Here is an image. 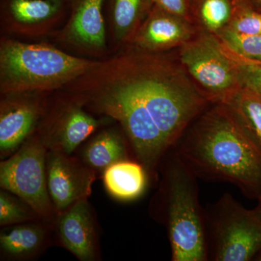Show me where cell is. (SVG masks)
Here are the masks:
<instances>
[{
  "instance_id": "7c38bea8",
  "label": "cell",
  "mask_w": 261,
  "mask_h": 261,
  "mask_svg": "<svg viewBox=\"0 0 261 261\" xmlns=\"http://www.w3.org/2000/svg\"><path fill=\"white\" fill-rule=\"evenodd\" d=\"M197 32L198 29L190 20L154 5L127 48L148 53L168 51L181 47Z\"/></svg>"
},
{
  "instance_id": "e0dca14e",
  "label": "cell",
  "mask_w": 261,
  "mask_h": 261,
  "mask_svg": "<svg viewBox=\"0 0 261 261\" xmlns=\"http://www.w3.org/2000/svg\"><path fill=\"white\" fill-rule=\"evenodd\" d=\"M83 158L90 167L106 170L115 163L126 161L124 140L115 128L103 129L86 145Z\"/></svg>"
},
{
  "instance_id": "8fae6325",
  "label": "cell",
  "mask_w": 261,
  "mask_h": 261,
  "mask_svg": "<svg viewBox=\"0 0 261 261\" xmlns=\"http://www.w3.org/2000/svg\"><path fill=\"white\" fill-rule=\"evenodd\" d=\"M51 92H13L1 94L0 150L16 149L39 126L47 111Z\"/></svg>"
},
{
  "instance_id": "7a4b0ae2",
  "label": "cell",
  "mask_w": 261,
  "mask_h": 261,
  "mask_svg": "<svg viewBox=\"0 0 261 261\" xmlns=\"http://www.w3.org/2000/svg\"><path fill=\"white\" fill-rule=\"evenodd\" d=\"M173 149L196 177L232 184L260 202L261 145L227 105L206 108Z\"/></svg>"
},
{
  "instance_id": "8992f818",
  "label": "cell",
  "mask_w": 261,
  "mask_h": 261,
  "mask_svg": "<svg viewBox=\"0 0 261 261\" xmlns=\"http://www.w3.org/2000/svg\"><path fill=\"white\" fill-rule=\"evenodd\" d=\"M178 48V61L209 102L225 104L240 89L234 60L214 34L198 30Z\"/></svg>"
},
{
  "instance_id": "ba28073f",
  "label": "cell",
  "mask_w": 261,
  "mask_h": 261,
  "mask_svg": "<svg viewBox=\"0 0 261 261\" xmlns=\"http://www.w3.org/2000/svg\"><path fill=\"white\" fill-rule=\"evenodd\" d=\"M106 0H70L66 22L47 40L67 53L87 59L111 56L105 16Z\"/></svg>"
},
{
  "instance_id": "4fadbf2b",
  "label": "cell",
  "mask_w": 261,
  "mask_h": 261,
  "mask_svg": "<svg viewBox=\"0 0 261 261\" xmlns=\"http://www.w3.org/2000/svg\"><path fill=\"white\" fill-rule=\"evenodd\" d=\"M46 168L48 191L58 212H64L90 194L93 176L63 154L49 152Z\"/></svg>"
},
{
  "instance_id": "9a60e30c",
  "label": "cell",
  "mask_w": 261,
  "mask_h": 261,
  "mask_svg": "<svg viewBox=\"0 0 261 261\" xmlns=\"http://www.w3.org/2000/svg\"><path fill=\"white\" fill-rule=\"evenodd\" d=\"M62 243L79 260L95 259V233L87 197H82L62 213L58 221Z\"/></svg>"
},
{
  "instance_id": "7402d4cb",
  "label": "cell",
  "mask_w": 261,
  "mask_h": 261,
  "mask_svg": "<svg viewBox=\"0 0 261 261\" xmlns=\"http://www.w3.org/2000/svg\"><path fill=\"white\" fill-rule=\"evenodd\" d=\"M32 207L20 202L6 192H0V225L7 226L25 222L33 219ZM36 213V212H35Z\"/></svg>"
},
{
  "instance_id": "83f0119b",
  "label": "cell",
  "mask_w": 261,
  "mask_h": 261,
  "mask_svg": "<svg viewBox=\"0 0 261 261\" xmlns=\"http://www.w3.org/2000/svg\"><path fill=\"white\" fill-rule=\"evenodd\" d=\"M252 61H254V60H252ZM258 62H260V63H261V61H258Z\"/></svg>"
},
{
  "instance_id": "4316f807",
  "label": "cell",
  "mask_w": 261,
  "mask_h": 261,
  "mask_svg": "<svg viewBox=\"0 0 261 261\" xmlns=\"http://www.w3.org/2000/svg\"><path fill=\"white\" fill-rule=\"evenodd\" d=\"M254 260H261V248L259 251L257 252L256 255H255L253 258Z\"/></svg>"
},
{
  "instance_id": "3957f363",
  "label": "cell",
  "mask_w": 261,
  "mask_h": 261,
  "mask_svg": "<svg viewBox=\"0 0 261 261\" xmlns=\"http://www.w3.org/2000/svg\"><path fill=\"white\" fill-rule=\"evenodd\" d=\"M95 60L70 54L48 40L0 37V94L53 92L88 70Z\"/></svg>"
},
{
  "instance_id": "30bf717a",
  "label": "cell",
  "mask_w": 261,
  "mask_h": 261,
  "mask_svg": "<svg viewBox=\"0 0 261 261\" xmlns=\"http://www.w3.org/2000/svg\"><path fill=\"white\" fill-rule=\"evenodd\" d=\"M53 96L56 104L50 106L49 100L47 111L38 127L65 154H71L96 130L112 120L98 119L79 99L62 89L53 92Z\"/></svg>"
},
{
  "instance_id": "cb8c5ba5",
  "label": "cell",
  "mask_w": 261,
  "mask_h": 261,
  "mask_svg": "<svg viewBox=\"0 0 261 261\" xmlns=\"http://www.w3.org/2000/svg\"><path fill=\"white\" fill-rule=\"evenodd\" d=\"M228 29L242 34L261 35V13L240 5Z\"/></svg>"
},
{
  "instance_id": "2e32d148",
  "label": "cell",
  "mask_w": 261,
  "mask_h": 261,
  "mask_svg": "<svg viewBox=\"0 0 261 261\" xmlns=\"http://www.w3.org/2000/svg\"><path fill=\"white\" fill-rule=\"evenodd\" d=\"M103 181L106 190L115 198L130 201L145 191L146 170L140 163L120 161L105 170Z\"/></svg>"
},
{
  "instance_id": "d6986e66",
  "label": "cell",
  "mask_w": 261,
  "mask_h": 261,
  "mask_svg": "<svg viewBox=\"0 0 261 261\" xmlns=\"http://www.w3.org/2000/svg\"><path fill=\"white\" fill-rule=\"evenodd\" d=\"M44 238L43 228L37 225H18L1 231L0 247L10 256H28L37 251Z\"/></svg>"
},
{
  "instance_id": "9c48e42d",
  "label": "cell",
  "mask_w": 261,
  "mask_h": 261,
  "mask_svg": "<svg viewBox=\"0 0 261 261\" xmlns=\"http://www.w3.org/2000/svg\"><path fill=\"white\" fill-rule=\"evenodd\" d=\"M70 0H0L1 36L47 40L66 22Z\"/></svg>"
},
{
  "instance_id": "5b68a950",
  "label": "cell",
  "mask_w": 261,
  "mask_h": 261,
  "mask_svg": "<svg viewBox=\"0 0 261 261\" xmlns=\"http://www.w3.org/2000/svg\"><path fill=\"white\" fill-rule=\"evenodd\" d=\"M208 258L249 261L261 248V221L229 194H225L205 214Z\"/></svg>"
},
{
  "instance_id": "484cf974",
  "label": "cell",
  "mask_w": 261,
  "mask_h": 261,
  "mask_svg": "<svg viewBox=\"0 0 261 261\" xmlns=\"http://www.w3.org/2000/svg\"><path fill=\"white\" fill-rule=\"evenodd\" d=\"M252 211H253L255 216H257V219L261 221V201L260 202H258V205H257V207L254 208Z\"/></svg>"
},
{
  "instance_id": "d4e9b609",
  "label": "cell",
  "mask_w": 261,
  "mask_h": 261,
  "mask_svg": "<svg viewBox=\"0 0 261 261\" xmlns=\"http://www.w3.org/2000/svg\"><path fill=\"white\" fill-rule=\"evenodd\" d=\"M161 9L190 20L192 23L191 10L188 0H152Z\"/></svg>"
},
{
  "instance_id": "6da1fadb",
  "label": "cell",
  "mask_w": 261,
  "mask_h": 261,
  "mask_svg": "<svg viewBox=\"0 0 261 261\" xmlns=\"http://www.w3.org/2000/svg\"><path fill=\"white\" fill-rule=\"evenodd\" d=\"M61 89L89 112L118 122L146 171L210 103L177 58L130 48L96 61Z\"/></svg>"
},
{
  "instance_id": "5bb4252c",
  "label": "cell",
  "mask_w": 261,
  "mask_h": 261,
  "mask_svg": "<svg viewBox=\"0 0 261 261\" xmlns=\"http://www.w3.org/2000/svg\"><path fill=\"white\" fill-rule=\"evenodd\" d=\"M153 6L152 0H106L105 16L111 56L130 45Z\"/></svg>"
},
{
  "instance_id": "ac0fdd59",
  "label": "cell",
  "mask_w": 261,
  "mask_h": 261,
  "mask_svg": "<svg viewBox=\"0 0 261 261\" xmlns=\"http://www.w3.org/2000/svg\"><path fill=\"white\" fill-rule=\"evenodd\" d=\"M240 5L231 0H200L192 13V23L198 30L218 35L228 28Z\"/></svg>"
},
{
  "instance_id": "ffe728a7",
  "label": "cell",
  "mask_w": 261,
  "mask_h": 261,
  "mask_svg": "<svg viewBox=\"0 0 261 261\" xmlns=\"http://www.w3.org/2000/svg\"><path fill=\"white\" fill-rule=\"evenodd\" d=\"M261 145V97L240 88L225 103Z\"/></svg>"
},
{
  "instance_id": "277c9868",
  "label": "cell",
  "mask_w": 261,
  "mask_h": 261,
  "mask_svg": "<svg viewBox=\"0 0 261 261\" xmlns=\"http://www.w3.org/2000/svg\"><path fill=\"white\" fill-rule=\"evenodd\" d=\"M196 178L174 153L166 181V219L173 261L208 259L205 214L199 203Z\"/></svg>"
},
{
  "instance_id": "52a82bcc",
  "label": "cell",
  "mask_w": 261,
  "mask_h": 261,
  "mask_svg": "<svg viewBox=\"0 0 261 261\" xmlns=\"http://www.w3.org/2000/svg\"><path fill=\"white\" fill-rule=\"evenodd\" d=\"M46 160L44 143L34 137L0 164L2 188L18 196L42 216H49L51 212Z\"/></svg>"
},
{
  "instance_id": "603a6c76",
  "label": "cell",
  "mask_w": 261,
  "mask_h": 261,
  "mask_svg": "<svg viewBox=\"0 0 261 261\" xmlns=\"http://www.w3.org/2000/svg\"><path fill=\"white\" fill-rule=\"evenodd\" d=\"M227 50L234 60L240 88L247 89L261 97L260 62L244 59L233 54L228 49Z\"/></svg>"
},
{
  "instance_id": "44dd1931",
  "label": "cell",
  "mask_w": 261,
  "mask_h": 261,
  "mask_svg": "<svg viewBox=\"0 0 261 261\" xmlns=\"http://www.w3.org/2000/svg\"><path fill=\"white\" fill-rule=\"evenodd\" d=\"M216 36L236 56L261 61V35L242 34L227 29Z\"/></svg>"
}]
</instances>
